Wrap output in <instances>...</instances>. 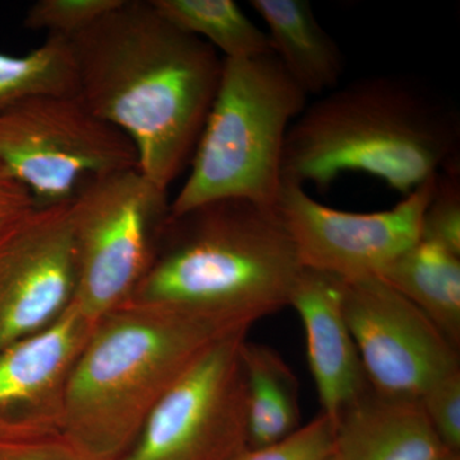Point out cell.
I'll return each mask as SVG.
<instances>
[{"instance_id":"obj_24","label":"cell","mask_w":460,"mask_h":460,"mask_svg":"<svg viewBox=\"0 0 460 460\" xmlns=\"http://www.w3.org/2000/svg\"><path fill=\"white\" fill-rule=\"evenodd\" d=\"M0 460H104L65 434L33 438H0Z\"/></svg>"},{"instance_id":"obj_2","label":"cell","mask_w":460,"mask_h":460,"mask_svg":"<svg viewBox=\"0 0 460 460\" xmlns=\"http://www.w3.org/2000/svg\"><path fill=\"white\" fill-rule=\"evenodd\" d=\"M460 117L414 78L368 75L305 108L289 127L281 181L328 190L344 172H366L402 198L459 164Z\"/></svg>"},{"instance_id":"obj_18","label":"cell","mask_w":460,"mask_h":460,"mask_svg":"<svg viewBox=\"0 0 460 460\" xmlns=\"http://www.w3.org/2000/svg\"><path fill=\"white\" fill-rule=\"evenodd\" d=\"M172 25L201 39L223 59L272 53L268 35L233 0H151Z\"/></svg>"},{"instance_id":"obj_25","label":"cell","mask_w":460,"mask_h":460,"mask_svg":"<svg viewBox=\"0 0 460 460\" xmlns=\"http://www.w3.org/2000/svg\"><path fill=\"white\" fill-rule=\"evenodd\" d=\"M29 190L0 166V235L36 208Z\"/></svg>"},{"instance_id":"obj_27","label":"cell","mask_w":460,"mask_h":460,"mask_svg":"<svg viewBox=\"0 0 460 460\" xmlns=\"http://www.w3.org/2000/svg\"><path fill=\"white\" fill-rule=\"evenodd\" d=\"M328 460H335V459H334V456H330V458Z\"/></svg>"},{"instance_id":"obj_12","label":"cell","mask_w":460,"mask_h":460,"mask_svg":"<svg viewBox=\"0 0 460 460\" xmlns=\"http://www.w3.org/2000/svg\"><path fill=\"white\" fill-rule=\"evenodd\" d=\"M93 323L75 305L0 353V438L63 434L69 384Z\"/></svg>"},{"instance_id":"obj_4","label":"cell","mask_w":460,"mask_h":460,"mask_svg":"<svg viewBox=\"0 0 460 460\" xmlns=\"http://www.w3.org/2000/svg\"><path fill=\"white\" fill-rule=\"evenodd\" d=\"M232 328L168 305L128 301L100 317L75 363L63 434L104 460L132 449L163 396Z\"/></svg>"},{"instance_id":"obj_13","label":"cell","mask_w":460,"mask_h":460,"mask_svg":"<svg viewBox=\"0 0 460 460\" xmlns=\"http://www.w3.org/2000/svg\"><path fill=\"white\" fill-rule=\"evenodd\" d=\"M343 289L341 278L302 268L288 305L304 323L321 413L332 422L368 386L345 320Z\"/></svg>"},{"instance_id":"obj_19","label":"cell","mask_w":460,"mask_h":460,"mask_svg":"<svg viewBox=\"0 0 460 460\" xmlns=\"http://www.w3.org/2000/svg\"><path fill=\"white\" fill-rule=\"evenodd\" d=\"M77 60L71 39L48 35L25 56L0 53V111L42 96H78Z\"/></svg>"},{"instance_id":"obj_16","label":"cell","mask_w":460,"mask_h":460,"mask_svg":"<svg viewBox=\"0 0 460 460\" xmlns=\"http://www.w3.org/2000/svg\"><path fill=\"white\" fill-rule=\"evenodd\" d=\"M460 345V256L419 241L378 275Z\"/></svg>"},{"instance_id":"obj_22","label":"cell","mask_w":460,"mask_h":460,"mask_svg":"<svg viewBox=\"0 0 460 460\" xmlns=\"http://www.w3.org/2000/svg\"><path fill=\"white\" fill-rule=\"evenodd\" d=\"M334 449V423L320 413L295 434L262 447H247L232 460H328Z\"/></svg>"},{"instance_id":"obj_6","label":"cell","mask_w":460,"mask_h":460,"mask_svg":"<svg viewBox=\"0 0 460 460\" xmlns=\"http://www.w3.org/2000/svg\"><path fill=\"white\" fill-rule=\"evenodd\" d=\"M69 205L74 305L96 323L128 302L144 279L171 217V199L168 190L135 168L90 178Z\"/></svg>"},{"instance_id":"obj_15","label":"cell","mask_w":460,"mask_h":460,"mask_svg":"<svg viewBox=\"0 0 460 460\" xmlns=\"http://www.w3.org/2000/svg\"><path fill=\"white\" fill-rule=\"evenodd\" d=\"M251 7L268 27L272 53L301 89L325 95L337 89L344 58L307 0H252Z\"/></svg>"},{"instance_id":"obj_21","label":"cell","mask_w":460,"mask_h":460,"mask_svg":"<svg viewBox=\"0 0 460 460\" xmlns=\"http://www.w3.org/2000/svg\"><path fill=\"white\" fill-rule=\"evenodd\" d=\"M123 0H39L27 11L25 27L32 31L72 39L113 11Z\"/></svg>"},{"instance_id":"obj_7","label":"cell","mask_w":460,"mask_h":460,"mask_svg":"<svg viewBox=\"0 0 460 460\" xmlns=\"http://www.w3.org/2000/svg\"><path fill=\"white\" fill-rule=\"evenodd\" d=\"M0 166L38 206L66 204L90 178L138 169L131 142L80 96H42L0 111Z\"/></svg>"},{"instance_id":"obj_9","label":"cell","mask_w":460,"mask_h":460,"mask_svg":"<svg viewBox=\"0 0 460 460\" xmlns=\"http://www.w3.org/2000/svg\"><path fill=\"white\" fill-rule=\"evenodd\" d=\"M429 178L399 204L378 213H348L320 204L305 187L281 181L277 208L302 268L344 281L378 277L420 241L423 211L435 190Z\"/></svg>"},{"instance_id":"obj_8","label":"cell","mask_w":460,"mask_h":460,"mask_svg":"<svg viewBox=\"0 0 460 460\" xmlns=\"http://www.w3.org/2000/svg\"><path fill=\"white\" fill-rule=\"evenodd\" d=\"M247 332L226 335L157 402L122 460H232L248 447Z\"/></svg>"},{"instance_id":"obj_3","label":"cell","mask_w":460,"mask_h":460,"mask_svg":"<svg viewBox=\"0 0 460 460\" xmlns=\"http://www.w3.org/2000/svg\"><path fill=\"white\" fill-rule=\"evenodd\" d=\"M302 265L277 208L226 199L171 215L129 301L250 330L289 305Z\"/></svg>"},{"instance_id":"obj_14","label":"cell","mask_w":460,"mask_h":460,"mask_svg":"<svg viewBox=\"0 0 460 460\" xmlns=\"http://www.w3.org/2000/svg\"><path fill=\"white\" fill-rule=\"evenodd\" d=\"M332 423L335 460H441L452 453L420 401L381 394L370 385Z\"/></svg>"},{"instance_id":"obj_20","label":"cell","mask_w":460,"mask_h":460,"mask_svg":"<svg viewBox=\"0 0 460 460\" xmlns=\"http://www.w3.org/2000/svg\"><path fill=\"white\" fill-rule=\"evenodd\" d=\"M459 164L438 172L420 222V241L460 256Z\"/></svg>"},{"instance_id":"obj_17","label":"cell","mask_w":460,"mask_h":460,"mask_svg":"<svg viewBox=\"0 0 460 460\" xmlns=\"http://www.w3.org/2000/svg\"><path fill=\"white\" fill-rule=\"evenodd\" d=\"M246 378L248 447L284 440L301 428L298 381L279 353L247 339L242 345Z\"/></svg>"},{"instance_id":"obj_1","label":"cell","mask_w":460,"mask_h":460,"mask_svg":"<svg viewBox=\"0 0 460 460\" xmlns=\"http://www.w3.org/2000/svg\"><path fill=\"white\" fill-rule=\"evenodd\" d=\"M71 41L78 96L128 138L138 171L169 190L195 153L223 58L172 25L151 0H123Z\"/></svg>"},{"instance_id":"obj_5","label":"cell","mask_w":460,"mask_h":460,"mask_svg":"<svg viewBox=\"0 0 460 460\" xmlns=\"http://www.w3.org/2000/svg\"><path fill=\"white\" fill-rule=\"evenodd\" d=\"M307 93L274 53L223 59L222 78L171 215L217 199L275 206L289 127Z\"/></svg>"},{"instance_id":"obj_10","label":"cell","mask_w":460,"mask_h":460,"mask_svg":"<svg viewBox=\"0 0 460 460\" xmlns=\"http://www.w3.org/2000/svg\"><path fill=\"white\" fill-rule=\"evenodd\" d=\"M343 311L368 385L381 394L420 401L459 370L458 348L381 278L344 281Z\"/></svg>"},{"instance_id":"obj_26","label":"cell","mask_w":460,"mask_h":460,"mask_svg":"<svg viewBox=\"0 0 460 460\" xmlns=\"http://www.w3.org/2000/svg\"><path fill=\"white\" fill-rule=\"evenodd\" d=\"M441 460H460L459 453H449Z\"/></svg>"},{"instance_id":"obj_11","label":"cell","mask_w":460,"mask_h":460,"mask_svg":"<svg viewBox=\"0 0 460 460\" xmlns=\"http://www.w3.org/2000/svg\"><path fill=\"white\" fill-rule=\"evenodd\" d=\"M69 202L36 206L0 235V353L49 328L74 305Z\"/></svg>"},{"instance_id":"obj_23","label":"cell","mask_w":460,"mask_h":460,"mask_svg":"<svg viewBox=\"0 0 460 460\" xmlns=\"http://www.w3.org/2000/svg\"><path fill=\"white\" fill-rule=\"evenodd\" d=\"M436 435L449 452L460 450V368L441 377L420 398Z\"/></svg>"}]
</instances>
